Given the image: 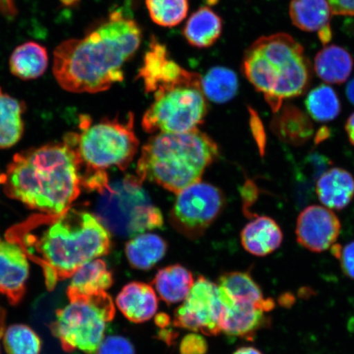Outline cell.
<instances>
[{
  "mask_svg": "<svg viewBox=\"0 0 354 354\" xmlns=\"http://www.w3.org/2000/svg\"><path fill=\"white\" fill-rule=\"evenodd\" d=\"M8 238L41 266L50 289L111 250L110 233L96 216L72 207L59 215L34 216Z\"/></svg>",
  "mask_w": 354,
  "mask_h": 354,
  "instance_id": "cell-2",
  "label": "cell"
},
{
  "mask_svg": "<svg viewBox=\"0 0 354 354\" xmlns=\"http://www.w3.org/2000/svg\"><path fill=\"white\" fill-rule=\"evenodd\" d=\"M306 108L310 117L320 122L334 120L342 109L337 94L329 86L321 85L309 93Z\"/></svg>",
  "mask_w": 354,
  "mask_h": 354,
  "instance_id": "cell-30",
  "label": "cell"
},
{
  "mask_svg": "<svg viewBox=\"0 0 354 354\" xmlns=\"http://www.w3.org/2000/svg\"><path fill=\"white\" fill-rule=\"evenodd\" d=\"M223 312L219 286L201 277L194 283L187 297L177 308L174 325L207 335L220 333Z\"/></svg>",
  "mask_w": 354,
  "mask_h": 354,
  "instance_id": "cell-11",
  "label": "cell"
},
{
  "mask_svg": "<svg viewBox=\"0 0 354 354\" xmlns=\"http://www.w3.org/2000/svg\"><path fill=\"white\" fill-rule=\"evenodd\" d=\"M332 254L339 261L345 276L354 281V241L348 243L345 246L335 243L331 247Z\"/></svg>",
  "mask_w": 354,
  "mask_h": 354,
  "instance_id": "cell-34",
  "label": "cell"
},
{
  "mask_svg": "<svg viewBox=\"0 0 354 354\" xmlns=\"http://www.w3.org/2000/svg\"><path fill=\"white\" fill-rule=\"evenodd\" d=\"M3 185L8 197L44 214L59 215L81 193V161L66 142L44 145L16 154Z\"/></svg>",
  "mask_w": 354,
  "mask_h": 354,
  "instance_id": "cell-3",
  "label": "cell"
},
{
  "mask_svg": "<svg viewBox=\"0 0 354 354\" xmlns=\"http://www.w3.org/2000/svg\"><path fill=\"white\" fill-rule=\"evenodd\" d=\"M167 245L156 234L143 233L127 243L125 253L128 262L137 270L151 269L167 253Z\"/></svg>",
  "mask_w": 354,
  "mask_h": 354,
  "instance_id": "cell-24",
  "label": "cell"
},
{
  "mask_svg": "<svg viewBox=\"0 0 354 354\" xmlns=\"http://www.w3.org/2000/svg\"><path fill=\"white\" fill-rule=\"evenodd\" d=\"M69 303L57 312L53 332L66 351L94 354L104 339L115 308L106 293L68 296Z\"/></svg>",
  "mask_w": 354,
  "mask_h": 354,
  "instance_id": "cell-8",
  "label": "cell"
},
{
  "mask_svg": "<svg viewBox=\"0 0 354 354\" xmlns=\"http://www.w3.org/2000/svg\"><path fill=\"white\" fill-rule=\"evenodd\" d=\"M316 193L320 202L327 209L342 210L354 197L353 176L343 168H331L318 179Z\"/></svg>",
  "mask_w": 354,
  "mask_h": 354,
  "instance_id": "cell-19",
  "label": "cell"
},
{
  "mask_svg": "<svg viewBox=\"0 0 354 354\" xmlns=\"http://www.w3.org/2000/svg\"><path fill=\"white\" fill-rule=\"evenodd\" d=\"M3 344L8 354H39L41 342L30 327L12 325L3 334Z\"/></svg>",
  "mask_w": 354,
  "mask_h": 354,
  "instance_id": "cell-32",
  "label": "cell"
},
{
  "mask_svg": "<svg viewBox=\"0 0 354 354\" xmlns=\"http://www.w3.org/2000/svg\"><path fill=\"white\" fill-rule=\"evenodd\" d=\"M342 223L333 211L311 205L300 212L296 223V241L313 253H322L337 241Z\"/></svg>",
  "mask_w": 354,
  "mask_h": 354,
  "instance_id": "cell-12",
  "label": "cell"
},
{
  "mask_svg": "<svg viewBox=\"0 0 354 354\" xmlns=\"http://www.w3.org/2000/svg\"><path fill=\"white\" fill-rule=\"evenodd\" d=\"M96 354H136L134 346L121 335H111L103 339Z\"/></svg>",
  "mask_w": 354,
  "mask_h": 354,
  "instance_id": "cell-33",
  "label": "cell"
},
{
  "mask_svg": "<svg viewBox=\"0 0 354 354\" xmlns=\"http://www.w3.org/2000/svg\"><path fill=\"white\" fill-rule=\"evenodd\" d=\"M242 69L275 113L286 100L306 92L311 82V66L303 46L285 33L257 39L243 55Z\"/></svg>",
  "mask_w": 354,
  "mask_h": 354,
  "instance_id": "cell-4",
  "label": "cell"
},
{
  "mask_svg": "<svg viewBox=\"0 0 354 354\" xmlns=\"http://www.w3.org/2000/svg\"><path fill=\"white\" fill-rule=\"evenodd\" d=\"M353 61L344 48L336 46H326L315 57L317 76L330 84H342L347 81L352 73Z\"/></svg>",
  "mask_w": 354,
  "mask_h": 354,
  "instance_id": "cell-27",
  "label": "cell"
},
{
  "mask_svg": "<svg viewBox=\"0 0 354 354\" xmlns=\"http://www.w3.org/2000/svg\"><path fill=\"white\" fill-rule=\"evenodd\" d=\"M233 354H263L258 348L251 346L241 347L238 348Z\"/></svg>",
  "mask_w": 354,
  "mask_h": 354,
  "instance_id": "cell-38",
  "label": "cell"
},
{
  "mask_svg": "<svg viewBox=\"0 0 354 354\" xmlns=\"http://www.w3.org/2000/svg\"><path fill=\"white\" fill-rule=\"evenodd\" d=\"M29 269L28 256L19 243L8 237L0 240V292L12 304L24 295Z\"/></svg>",
  "mask_w": 354,
  "mask_h": 354,
  "instance_id": "cell-15",
  "label": "cell"
},
{
  "mask_svg": "<svg viewBox=\"0 0 354 354\" xmlns=\"http://www.w3.org/2000/svg\"><path fill=\"white\" fill-rule=\"evenodd\" d=\"M207 349L206 340L202 335L189 334L185 335L180 344V354H205Z\"/></svg>",
  "mask_w": 354,
  "mask_h": 354,
  "instance_id": "cell-35",
  "label": "cell"
},
{
  "mask_svg": "<svg viewBox=\"0 0 354 354\" xmlns=\"http://www.w3.org/2000/svg\"><path fill=\"white\" fill-rule=\"evenodd\" d=\"M142 183L138 176H127L100 194L96 218L109 233L134 237L162 227V212L153 205Z\"/></svg>",
  "mask_w": 354,
  "mask_h": 354,
  "instance_id": "cell-7",
  "label": "cell"
},
{
  "mask_svg": "<svg viewBox=\"0 0 354 354\" xmlns=\"http://www.w3.org/2000/svg\"><path fill=\"white\" fill-rule=\"evenodd\" d=\"M330 4L327 0H292L290 16L294 25L308 32H316L324 46L330 41Z\"/></svg>",
  "mask_w": 354,
  "mask_h": 354,
  "instance_id": "cell-16",
  "label": "cell"
},
{
  "mask_svg": "<svg viewBox=\"0 0 354 354\" xmlns=\"http://www.w3.org/2000/svg\"><path fill=\"white\" fill-rule=\"evenodd\" d=\"M237 75L225 66H214L202 77V90L206 99L216 104L227 103L236 95Z\"/></svg>",
  "mask_w": 354,
  "mask_h": 354,
  "instance_id": "cell-29",
  "label": "cell"
},
{
  "mask_svg": "<svg viewBox=\"0 0 354 354\" xmlns=\"http://www.w3.org/2000/svg\"><path fill=\"white\" fill-rule=\"evenodd\" d=\"M150 19L162 28H174L189 12V0H145Z\"/></svg>",
  "mask_w": 354,
  "mask_h": 354,
  "instance_id": "cell-31",
  "label": "cell"
},
{
  "mask_svg": "<svg viewBox=\"0 0 354 354\" xmlns=\"http://www.w3.org/2000/svg\"><path fill=\"white\" fill-rule=\"evenodd\" d=\"M346 95L348 100L354 105V79L348 83L346 88Z\"/></svg>",
  "mask_w": 354,
  "mask_h": 354,
  "instance_id": "cell-39",
  "label": "cell"
},
{
  "mask_svg": "<svg viewBox=\"0 0 354 354\" xmlns=\"http://www.w3.org/2000/svg\"><path fill=\"white\" fill-rule=\"evenodd\" d=\"M220 289L230 298L260 305L267 311L275 308V301L265 298L262 290L249 272H232L219 279Z\"/></svg>",
  "mask_w": 354,
  "mask_h": 354,
  "instance_id": "cell-26",
  "label": "cell"
},
{
  "mask_svg": "<svg viewBox=\"0 0 354 354\" xmlns=\"http://www.w3.org/2000/svg\"><path fill=\"white\" fill-rule=\"evenodd\" d=\"M48 64L46 48L29 41L17 47L10 59V72L17 78L29 81L41 77Z\"/></svg>",
  "mask_w": 354,
  "mask_h": 354,
  "instance_id": "cell-25",
  "label": "cell"
},
{
  "mask_svg": "<svg viewBox=\"0 0 354 354\" xmlns=\"http://www.w3.org/2000/svg\"><path fill=\"white\" fill-rule=\"evenodd\" d=\"M116 304L123 315L135 323L151 319L158 308L153 287L142 282L128 283L118 295Z\"/></svg>",
  "mask_w": 354,
  "mask_h": 354,
  "instance_id": "cell-17",
  "label": "cell"
},
{
  "mask_svg": "<svg viewBox=\"0 0 354 354\" xmlns=\"http://www.w3.org/2000/svg\"><path fill=\"white\" fill-rule=\"evenodd\" d=\"M142 30L120 10L111 13L85 37L62 42L54 53L53 72L59 86L95 94L124 79V66L139 50Z\"/></svg>",
  "mask_w": 354,
  "mask_h": 354,
  "instance_id": "cell-1",
  "label": "cell"
},
{
  "mask_svg": "<svg viewBox=\"0 0 354 354\" xmlns=\"http://www.w3.org/2000/svg\"><path fill=\"white\" fill-rule=\"evenodd\" d=\"M272 129L283 142L293 146L306 144L314 133L311 119L293 104L282 106L273 119Z\"/></svg>",
  "mask_w": 354,
  "mask_h": 354,
  "instance_id": "cell-20",
  "label": "cell"
},
{
  "mask_svg": "<svg viewBox=\"0 0 354 354\" xmlns=\"http://www.w3.org/2000/svg\"><path fill=\"white\" fill-rule=\"evenodd\" d=\"M196 74L171 59L165 44L153 38L137 77L143 82L145 92L153 94L161 88L187 81Z\"/></svg>",
  "mask_w": 354,
  "mask_h": 354,
  "instance_id": "cell-13",
  "label": "cell"
},
{
  "mask_svg": "<svg viewBox=\"0 0 354 354\" xmlns=\"http://www.w3.org/2000/svg\"><path fill=\"white\" fill-rule=\"evenodd\" d=\"M194 283L192 273L179 264L168 266L159 270L153 281L157 293L168 304L184 301Z\"/></svg>",
  "mask_w": 354,
  "mask_h": 354,
  "instance_id": "cell-23",
  "label": "cell"
},
{
  "mask_svg": "<svg viewBox=\"0 0 354 354\" xmlns=\"http://www.w3.org/2000/svg\"><path fill=\"white\" fill-rule=\"evenodd\" d=\"M328 133L329 130L327 129L326 127L322 128L317 133L316 141L317 142H322V141L324 140L325 139L328 137Z\"/></svg>",
  "mask_w": 354,
  "mask_h": 354,
  "instance_id": "cell-40",
  "label": "cell"
},
{
  "mask_svg": "<svg viewBox=\"0 0 354 354\" xmlns=\"http://www.w3.org/2000/svg\"><path fill=\"white\" fill-rule=\"evenodd\" d=\"M331 12L335 15H354V0H328Z\"/></svg>",
  "mask_w": 354,
  "mask_h": 354,
  "instance_id": "cell-36",
  "label": "cell"
},
{
  "mask_svg": "<svg viewBox=\"0 0 354 354\" xmlns=\"http://www.w3.org/2000/svg\"><path fill=\"white\" fill-rule=\"evenodd\" d=\"M345 131L348 136L349 142L354 146V113L351 115L348 118L346 123H345Z\"/></svg>",
  "mask_w": 354,
  "mask_h": 354,
  "instance_id": "cell-37",
  "label": "cell"
},
{
  "mask_svg": "<svg viewBox=\"0 0 354 354\" xmlns=\"http://www.w3.org/2000/svg\"><path fill=\"white\" fill-rule=\"evenodd\" d=\"M154 100L142 119L144 130L152 134L184 133L196 129L207 112L202 77L192 78L153 93Z\"/></svg>",
  "mask_w": 354,
  "mask_h": 354,
  "instance_id": "cell-9",
  "label": "cell"
},
{
  "mask_svg": "<svg viewBox=\"0 0 354 354\" xmlns=\"http://www.w3.org/2000/svg\"><path fill=\"white\" fill-rule=\"evenodd\" d=\"M6 181V174L0 175V184H3Z\"/></svg>",
  "mask_w": 354,
  "mask_h": 354,
  "instance_id": "cell-42",
  "label": "cell"
},
{
  "mask_svg": "<svg viewBox=\"0 0 354 354\" xmlns=\"http://www.w3.org/2000/svg\"><path fill=\"white\" fill-rule=\"evenodd\" d=\"M223 20L209 7H201L189 17L183 35L190 46L205 48L214 46L223 33Z\"/></svg>",
  "mask_w": 354,
  "mask_h": 354,
  "instance_id": "cell-21",
  "label": "cell"
},
{
  "mask_svg": "<svg viewBox=\"0 0 354 354\" xmlns=\"http://www.w3.org/2000/svg\"><path fill=\"white\" fill-rule=\"evenodd\" d=\"M24 105L0 87V149H6L19 142L24 133Z\"/></svg>",
  "mask_w": 354,
  "mask_h": 354,
  "instance_id": "cell-28",
  "label": "cell"
},
{
  "mask_svg": "<svg viewBox=\"0 0 354 354\" xmlns=\"http://www.w3.org/2000/svg\"><path fill=\"white\" fill-rule=\"evenodd\" d=\"M80 127L82 132L66 136L65 142L76 150L81 168H86V174L82 177L110 167L127 169L139 148L133 113L128 114L124 122L119 118L104 119L94 124L84 116Z\"/></svg>",
  "mask_w": 354,
  "mask_h": 354,
  "instance_id": "cell-6",
  "label": "cell"
},
{
  "mask_svg": "<svg viewBox=\"0 0 354 354\" xmlns=\"http://www.w3.org/2000/svg\"><path fill=\"white\" fill-rule=\"evenodd\" d=\"M220 290L223 312L221 331L232 337L252 339L271 323L267 310L260 305L230 298Z\"/></svg>",
  "mask_w": 354,
  "mask_h": 354,
  "instance_id": "cell-14",
  "label": "cell"
},
{
  "mask_svg": "<svg viewBox=\"0 0 354 354\" xmlns=\"http://www.w3.org/2000/svg\"><path fill=\"white\" fill-rule=\"evenodd\" d=\"M283 232L276 221L269 216H257L248 223L241 234V243L248 253L265 257L281 247Z\"/></svg>",
  "mask_w": 354,
  "mask_h": 354,
  "instance_id": "cell-18",
  "label": "cell"
},
{
  "mask_svg": "<svg viewBox=\"0 0 354 354\" xmlns=\"http://www.w3.org/2000/svg\"><path fill=\"white\" fill-rule=\"evenodd\" d=\"M62 3H64L65 6H73V4L77 3L79 0H61Z\"/></svg>",
  "mask_w": 354,
  "mask_h": 354,
  "instance_id": "cell-41",
  "label": "cell"
},
{
  "mask_svg": "<svg viewBox=\"0 0 354 354\" xmlns=\"http://www.w3.org/2000/svg\"><path fill=\"white\" fill-rule=\"evenodd\" d=\"M218 154V145L198 128L184 133H161L141 150L137 176L178 194L201 180Z\"/></svg>",
  "mask_w": 354,
  "mask_h": 354,
  "instance_id": "cell-5",
  "label": "cell"
},
{
  "mask_svg": "<svg viewBox=\"0 0 354 354\" xmlns=\"http://www.w3.org/2000/svg\"><path fill=\"white\" fill-rule=\"evenodd\" d=\"M177 194L170 214L171 225L189 239L202 236L223 210V192L214 185L198 181Z\"/></svg>",
  "mask_w": 354,
  "mask_h": 354,
  "instance_id": "cell-10",
  "label": "cell"
},
{
  "mask_svg": "<svg viewBox=\"0 0 354 354\" xmlns=\"http://www.w3.org/2000/svg\"><path fill=\"white\" fill-rule=\"evenodd\" d=\"M68 295H91L106 292L113 283L104 260L96 259L80 267L71 277Z\"/></svg>",
  "mask_w": 354,
  "mask_h": 354,
  "instance_id": "cell-22",
  "label": "cell"
}]
</instances>
